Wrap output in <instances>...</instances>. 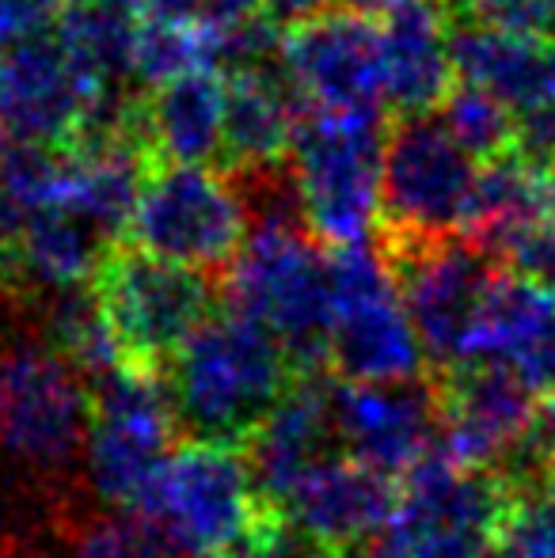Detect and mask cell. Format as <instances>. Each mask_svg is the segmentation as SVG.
<instances>
[{"label": "cell", "mask_w": 555, "mask_h": 558, "mask_svg": "<svg viewBox=\"0 0 555 558\" xmlns=\"http://www.w3.org/2000/svg\"><path fill=\"white\" fill-rule=\"evenodd\" d=\"M301 376L286 345L229 304L179 350L164 391L183 437L248 448Z\"/></svg>", "instance_id": "6da1fadb"}, {"label": "cell", "mask_w": 555, "mask_h": 558, "mask_svg": "<svg viewBox=\"0 0 555 558\" xmlns=\"http://www.w3.org/2000/svg\"><path fill=\"white\" fill-rule=\"evenodd\" d=\"M137 517L176 558H240L281 513L263 501L248 448L186 437L171 448Z\"/></svg>", "instance_id": "7a4b0ae2"}, {"label": "cell", "mask_w": 555, "mask_h": 558, "mask_svg": "<svg viewBox=\"0 0 555 558\" xmlns=\"http://www.w3.org/2000/svg\"><path fill=\"white\" fill-rule=\"evenodd\" d=\"M214 281V274L168 263L134 243H114L99 263L92 289L111 327L119 368L164 380L179 350L217 312Z\"/></svg>", "instance_id": "3957f363"}, {"label": "cell", "mask_w": 555, "mask_h": 558, "mask_svg": "<svg viewBox=\"0 0 555 558\" xmlns=\"http://www.w3.org/2000/svg\"><path fill=\"white\" fill-rule=\"evenodd\" d=\"M229 304L267 327L301 373H316L335 319L331 255L304 225H255L229 274Z\"/></svg>", "instance_id": "277c9868"}, {"label": "cell", "mask_w": 555, "mask_h": 558, "mask_svg": "<svg viewBox=\"0 0 555 558\" xmlns=\"http://www.w3.org/2000/svg\"><path fill=\"white\" fill-rule=\"evenodd\" d=\"M381 114L309 111L297 125L289 168L301 194L304 228L331 247L365 243L381 225L385 175Z\"/></svg>", "instance_id": "5b68a950"}, {"label": "cell", "mask_w": 555, "mask_h": 558, "mask_svg": "<svg viewBox=\"0 0 555 558\" xmlns=\"http://www.w3.org/2000/svg\"><path fill=\"white\" fill-rule=\"evenodd\" d=\"M480 163L442 114L400 118L385 141L381 247H415L464 235Z\"/></svg>", "instance_id": "8992f818"}, {"label": "cell", "mask_w": 555, "mask_h": 558, "mask_svg": "<svg viewBox=\"0 0 555 558\" xmlns=\"http://www.w3.org/2000/svg\"><path fill=\"white\" fill-rule=\"evenodd\" d=\"M335 319L327 361L339 380H422L430 357L385 251L370 243L331 247Z\"/></svg>", "instance_id": "52a82bcc"}, {"label": "cell", "mask_w": 555, "mask_h": 558, "mask_svg": "<svg viewBox=\"0 0 555 558\" xmlns=\"http://www.w3.org/2000/svg\"><path fill=\"white\" fill-rule=\"evenodd\" d=\"M248 206L240 186L209 163L156 160L130 217L126 243L168 263L225 278L248 243Z\"/></svg>", "instance_id": "ba28073f"}, {"label": "cell", "mask_w": 555, "mask_h": 558, "mask_svg": "<svg viewBox=\"0 0 555 558\" xmlns=\"http://www.w3.org/2000/svg\"><path fill=\"white\" fill-rule=\"evenodd\" d=\"M179 434L160 376L111 368L92 380V422L84 445L92 490L119 513H141Z\"/></svg>", "instance_id": "9c48e42d"}, {"label": "cell", "mask_w": 555, "mask_h": 558, "mask_svg": "<svg viewBox=\"0 0 555 558\" xmlns=\"http://www.w3.org/2000/svg\"><path fill=\"white\" fill-rule=\"evenodd\" d=\"M46 342L0 345V452L35 471H61L84 452L92 384Z\"/></svg>", "instance_id": "30bf717a"}, {"label": "cell", "mask_w": 555, "mask_h": 558, "mask_svg": "<svg viewBox=\"0 0 555 558\" xmlns=\"http://www.w3.org/2000/svg\"><path fill=\"white\" fill-rule=\"evenodd\" d=\"M510 486L498 471L464 468L430 452L400 483L396 517L385 532L403 558H487L503 529Z\"/></svg>", "instance_id": "8fae6325"}, {"label": "cell", "mask_w": 555, "mask_h": 558, "mask_svg": "<svg viewBox=\"0 0 555 558\" xmlns=\"http://www.w3.org/2000/svg\"><path fill=\"white\" fill-rule=\"evenodd\" d=\"M442 452L464 468L503 471L526 448L536 422V391L506 361L464 357L434 380Z\"/></svg>", "instance_id": "7c38bea8"}, {"label": "cell", "mask_w": 555, "mask_h": 558, "mask_svg": "<svg viewBox=\"0 0 555 558\" xmlns=\"http://www.w3.org/2000/svg\"><path fill=\"white\" fill-rule=\"evenodd\" d=\"M381 251L400 281V293L422 335L430 365L445 368L464 357L475 312L498 274L495 258L468 235Z\"/></svg>", "instance_id": "4fadbf2b"}, {"label": "cell", "mask_w": 555, "mask_h": 558, "mask_svg": "<svg viewBox=\"0 0 555 558\" xmlns=\"http://www.w3.org/2000/svg\"><path fill=\"white\" fill-rule=\"evenodd\" d=\"M286 69L309 111L381 114L388 107L381 27L350 8L293 23L286 31Z\"/></svg>", "instance_id": "5bb4252c"}, {"label": "cell", "mask_w": 555, "mask_h": 558, "mask_svg": "<svg viewBox=\"0 0 555 558\" xmlns=\"http://www.w3.org/2000/svg\"><path fill=\"white\" fill-rule=\"evenodd\" d=\"M96 96L58 31L0 50V141L69 148Z\"/></svg>", "instance_id": "9a60e30c"}, {"label": "cell", "mask_w": 555, "mask_h": 558, "mask_svg": "<svg viewBox=\"0 0 555 558\" xmlns=\"http://www.w3.org/2000/svg\"><path fill=\"white\" fill-rule=\"evenodd\" d=\"M331 403L347 456L400 478V483L442 445L437 391L426 380H331Z\"/></svg>", "instance_id": "2e32d148"}, {"label": "cell", "mask_w": 555, "mask_h": 558, "mask_svg": "<svg viewBox=\"0 0 555 558\" xmlns=\"http://www.w3.org/2000/svg\"><path fill=\"white\" fill-rule=\"evenodd\" d=\"M396 501L400 478L342 452L297 486L281 517L312 551L347 558L377 539V532H388Z\"/></svg>", "instance_id": "e0dca14e"}, {"label": "cell", "mask_w": 555, "mask_h": 558, "mask_svg": "<svg viewBox=\"0 0 555 558\" xmlns=\"http://www.w3.org/2000/svg\"><path fill=\"white\" fill-rule=\"evenodd\" d=\"M342 452L347 448H342L339 422H335L331 380L319 373H304L248 445V460L255 468L263 501L278 513L304 478L316 475L327 460Z\"/></svg>", "instance_id": "ac0fdd59"}, {"label": "cell", "mask_w": 555, "mask_h": 558, "mask_svg": "<svg viewBox=\"0 0 555 558\" xmlns=\"http://www.w3.org/2000/svg\"><path fill=\"white\" fill-rule=\"evenodd\" d=\"M453 65L475 88H487L514 114L555 104V43L548 35L506 31L483 20H453Z\"/></svg>", "instance_id": "d6986e66"}, {"label": "cell", "mask_w": 555, "mask_h": 558, "mask_svg": "<svg viewBox=\"0 0 555 558\" xmlns=\"http://www.w3.org/2000/svg\"><path fill=\"white\" fill-rule=\"evenodd\" d=\"M229 111H225V160L232 171H255L286 163L309 104L297 92L286 61L275 69L225 76Z\"/></svg>", "instance_id": "ffe728a7"}, {"label": "cell", "mask_w": 555, "mask_h": 558, "mask_svg": "<svg viewBox=\"0 0 555 558\" xmlns=\"http://www.w3.org/2000/svg\"><path fill=\"white\" fill-rule=\"evenodd\" d=\"M381 58H385V104L400 118L434 114L457 88L453 35L437 8L415 4L385 20Z\"/></svg>", "instance_id": "44dd1931"}, {"label": "cell", "mask_w": 555, "mask_h": 558, "mask_svg": "<svg viewBox=\"0 0 555 558\" xmlns=\"http://www.w3.org/2000/svg\"><path fill=\"white\" fill-rule=\"evenodd\" d=\"M225 111H229V81L217 69H198L153 88L148 141L156 160L214 163L217 156H225Z\"/></svg>", "instance_id": "7402d4cb"}, {"label": "cell", "mask_w": 555, "mask_h": 558, "mask_svg": "<svg viewBox=\"0 0 555 558\" xmlns=\"http://www.w3.org/2000/svg\"><path fill=\"white\" fill-rule=\"evenodd\" d=\"M552 316L555 289L536 286V281L521 278V274H495L480 312H475L472 331H468L464 357L514 365L521 357V350L552 324Z\"/></svg>", "instance_id": "603a6c76"}, {"label": "cell", "mask_w": 555, "mask_h": 558, "mask_svg": "<svg viewBox=\"0 0 555 558\" xmlns=\"http://www.w3.org/2000/svg\"><path fill=\"white\" fill-rule=\"evenodd\" d=\"M46 324H50V345L65 353L84 376L96 380L119 368V350H114L111 327H107L92 281L46 293Z\"/></svg>", "instance_id": "cb8c5ba5"}, {"label": "cell", "mask_w": 555, "mask_h": 558, "mask_svg": "<svg viewBox=\"0 0 555 558\" xmlns=\"http://www.w3.org/2000/svg\"><path fill=\"white\" fill-rule=\"evenodd\" d=\"M198 69H214V31L148 15L134 43V76L145 88H160Z\"/></svg>", "instance_id": "d4e9b609"}, {"label": "cell", "mask_w": 555, "mask_h": 558, "mask_svg": "<svg viewBox=\"0 0 555 558\" xmlns=\"http://www.w3.org/2000/svg\"><path fill=\"white\" fill-rule=\"evenodd\" d=\"M442 122L475 160H495L510 153L514 133H518V114L487 88H475L468 81L457 84L442 104Z\"/></svg>", "instance_id": "484cf974"}, {"label": "cell", "mask_w": 555, "mask_h": 558, "mask_svg": "<svg viewBox=\"0 0 555 558\" xmlns=\"http://www.w3.org/2000/svg\"><path fill=\"white\" fill-rule=\"evenodd\" d=\"M503 529L487 558H555V490L548 478L510 483Z\"/></svg>", "instance_id": "4316f807"}, {"label": "cell", "mask_w": 555, "mask_h": 558, "mask_svg": "<svg viewBox=\"0 0 555 558\" xmlns=\"http://www.w3.org/2000/svg\"><path fill=\"white\" fill-rule=\"evenodd\" d=\"M73 558H176L145 517L114 513L84 524L73 539Z\"/></svg>", "instance_id": "83f0119b"}, {"label": "cell", "mask_w": 555, "mask_h": 558, "mask_svg": "<svg viewBox=\"0 0 555 558\" xmlns=\"http://www.w3.org/2000/svg\"><path fill=\"white\" fill-rule=\"evenodd\" d=\"M503 263L510 266V274H521V278L536 281V286L555 289V217L533 225L521 240H514Z\"/></svg>", "instance_id": "f1b7e54d"}, {"label": "cell", "mask_w": 555, "mask_h": 558, "mask_svg": "<svg viewBox=\"0 0 555 558\" xmlns=\"http://www.w3.org/2000/svg\"><path fill=\"white\" fill-rule=\"evenodd\" d=\"M65 0H0V50L58 27Z\"/></svg>", "instance_id": "f546056e"}, {"label": "cell", "mask_w": 555, "mask_h": 558, "mask_svg": "<svg viewBox=\"0 0 555 558\" xmlns=\"http://www.w3.org/2000/svg\"><path fill=\"white\" fill-rule=\"evenodd\" d=\"M521 160L533 168L552 171L555 175V104L536 107L529 114H518V133H514V148Z\"/></svg>", "instance_id": "4dcf8cb0"}, {"label": "cell", "mask_w": 555, "mask_h": 558, "mask_svg": "<svg viewBox=\"0 0 555 558\" xmlns=\"http://www.w3.org/2000/svg\"><path fill=\"white\" fill-rule=\"evenodd\" d=\"M514 368H518L521 380H526L541 399L555 396V316H552V324L521 350V357L514 361Z\"/></svg>", "instance_id": "1f68e13d"}, {"label": "cell", "mask_w": 555, "mask_h": 558, "mask_svg": "<svg viewBox=\"0 0 555 558\" xmlns=\"http://www.w3.org/2000/svg\"><path fill=\"white\" fill-rule=\"evenodd\" d=\"M267 8V0H202L198 23L202 27H232L240 20H252Z\"/></svg>", "instance_id": "d6a6232c"}, {"label": "cell", "mask_w": 555, "mask_h": 558, "mask_svg": "<svg viewBox=\"0 0 555 558\" xmlns=\"http://www.w3.org/2000/svg\"><path fill=\"white\" fill-rule=\"evenodd\" d=\"M327 8H331V0H267V15H275L286 27H293V23H301V20H312V15L327 12Z\"/></svg>", "instance_id": "836d02e7"}, {"label": "cell", "mask_w": 555, "mask_h": 558, "mask_svg": "<svg viewBox=\"0 0 555 558\" xmlns=\"http://www.w3.org/2000/svg\"><path fill=\"white\" fill-rule=\"evenodd\" d=\"M350 12L365 15V20H393V15L408 12V8L422 4V0H342Z\"/></svg>", "instance_id": "e575fe53"}, {"label": "cell", "mask_w": 555, "mask_h": 558, "mask_svg": "<svg viewBox=\"0 0 555 558\" xmlns=\"http://www.w3.org/2000/svg\"><path fill=\"white\" fill-rule=\"evenodd\" d=\"M437 4H442V12H449L453 20H472L480 0H437Z\"/></svg>", "instance_id": "d590c367"}, {"label": "cell", "mask_w": 555, "mask_h": 558, "mask_svg": "<svg viewBox=\"0 0 555 558\" xmlns=\"http://www.w3.org/2000/svg\"><path fill=\"white\" fill-rule=\"evenodd\" d=\"M544 478H548L552 490H555V460H548V468H544Z\"/></svg>", "instance_id": "8d00e7d4"}, {"label": "cell", "mask_w": 555, "mask_h": 558, "mask_svg": "<svg viewBox=\"0 0 555 558\" xmlns=\"http://www.w3.org/2000/svg\"><path fill=\"white\" fill-rule=\"evenodd\" d=\"M548 38H552V43H555V31H552V35H548Z\"/></svg>", "instance_id": "74e56055"}]
</instances>
